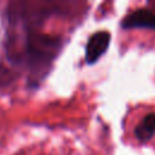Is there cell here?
<instances>
[{
    "label": "cell",
    "mask_w": 155,
    "mask_h": 155,
    "mask_svg": "<svg viewBox=\"0 0 155 155\" xmlns=\"http://www.w3.org/2000/svg\"><path fill=\"white\" fill-rule=\"evenodd\" d=\"M133 134L139 143H147L155 134V113L145 114L133 128Z\"/></svg>",
    "instance_id": "obj_3"
},
{
    "label": "cell",
    "mask_w": 155,
    "mask_h": 155,
    "mask_svg": "<svg viewBox=\"0 0 155 155\" xmlns=\"http://www.w3.org/2000/svg\"><path fill=\"white\" fill-rule=\"evenodd\" d=\"M124 29L131 28H148L155 29V12L148 8H138L127 15L122 23Z\"/></svg>",
    "instance_id": "obj_2"
},
{
    "label": "cell",
    "mask_w": 155,
    "mask_h": 155,
    "mask_svg": "<svg viewBox=\"0 0 155 155\" xmlns=\"http://www.w3.org/2000/svg\"><path fill=\"white\" fill-rule=\"evenodd\" d=\"M110 44V34L105 30H101L90 36L86 51H85V61L87 64H92L99 59V57L105 53Z\"/></svg>",
    "instance_id": "obj_1"
}]
</instances>
